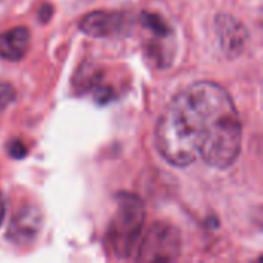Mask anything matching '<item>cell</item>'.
I'll return each mask as SVG.
<instances>
[{"mask_svg": "<svg viewBox=\"0 0 263 263\" xmlns=\"http://www.w3.org/2000/svg\"><path fill=\"white\" fill-rule=\"evenodd\" d=\"M79 28L91 37H116L128 29V17L114 11H94L80 20Z\"/></svg>", "mask_w": 263, "mask_h": 263, "instance_id": "cell-4", "label": "cell"}, {"mask_svg": "<svg viewBox=\"0 0 263 263\" xmlns=\"http://www.w3.org/2000/svg\"><path fill=\"white\" fill-rule=\"evenodd\" d=\"M220 48L228 57H239L248 45L247 26L230 14H220L216 20Z\"/></svg>", "mask_w": 263, "mask_h": 263, "instance_id": "cell-5", "label": "cell"}, {"mask_svg": "<svg viewBox=\"0 0 263 263\" xmlns=\"http://www.w3.org/2000/svg\"><path fill=\"white\" fill-rule=\"evenodd\" d=\"M5 213H6V205H5V199H3V196L0 194V227H2L3 219H5Z\"/></svg>", "mask_w": 263, "mask_h": 263, "instance_id": "cell-10", "label": "cell"}, {"mask_svg": "<svg viewBox=\"0 0 263 263\" xmlns=\"http://www.w3.org/2000/svg\"><path fill=\"white\" fill-rule=\"evenodd\" d=\"M9 156L14 157V159H22L26 156V146L20 142V140H14L11 145H9Z\"/></svg>", "mask_w": 263, "mask_h": 263, "instance_id": "cell-9", "label": "cell"}, {"mask_svg": "<svg viewBox=\"0 0 263 263\" xmlns=\"http://www.w3.org/2000/svg\"><path fill=\"white\" fill-rule=\"evenodd\" d=\"M31 34L28 28L17 26L0 34V57L9 62H18L29 48Z\"/></svg>", "mask_w": 263, "mask_h": 263, "instance_id": "cell-7", "label": "cell"}, {"mask_svg": "<svg viewBox=\"0 0 263 263\" xmlns=\"http://www.w3.org/2000/svg\"><path fill=\"white\" fill-rule=\"evenodd\" d=\"M15 99V91L8 83H0V109H5Z\"/></svg>", "mask_w": 263, "mask_h": 263, "instance_id": "cell-8", "label": "cell"}, {"mask_svg": "<svg viewBox=\"0 0 263 263\" xmlns=\"http://www.w3.org/2000/svg\"><path fill=\"white\" fill-rule=\"evenodd\" d=\"M156 146L173 166L197 160L227 170L242 146V123L230 92L213 82H196L182 89L160 116Z\"/></svg>", "mask_w": 263, "mask_h": 263, "instance_id": "cell-1", "label": "cell"}, {"mask_svg": "<svg viewBox=\"0 0 263 263\" xmlns=\"http://www.w3.org/2000/svg\"><path fill=\"white\" fill-rule=\"evenodd\" d=\"M145 223L142 200L128 193L117 196V210L109 228V243L117 257H131L137 251Z\"/></svg>", "mask_w": 263, "mask_h": 263, "instance_id": "cell-2", "label": "cell"}, {"mask_svg": "<svg viewBox=\"0 0 263 263\" xmlns=\"http://www.w3.org/2000/svg\"><path fill=\"white\" fill-rule=\"evenodd\" d=\"M137 260L142 262H173L180 254V233L166 222H156L140 237Z\"/></svg>", "mask_w": 263, "mask_h": 263, "instance_id": "cell-3", "label": "cell"}, {"mask_svg": "<svg viewBox=\"0 0 263 263\" xmlns=\"http://www.w3.org/2000/svg\"><path fill=\"white\" fill-rule=\"evenodd\" d=\"M42 214L35 206L22 208L9 223L8 239L15 245H29L39 234Z\"/></svg>", "mask_w": 263, "mask_h": 263, "instance_id": "cell-6", "label": "cell"}]
</instances>
